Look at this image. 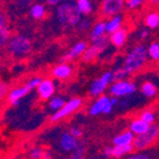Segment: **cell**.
Listing matches in <instances>:
<instances>
[{
    "mask_svg": "<svg viewBox=\"0 0 159 159\" xmlns=\"http://www.w3.org/2000/svg\"><path fill=\"white\" fill-rule=\"evenodd\" d=\"M56 18L60 26L66 28H75L81 20V12L78 9L76 2L66 1L57 6Z\"/></svg>",
    "mask_w": 159,
    "mask_h": 159,
    "instance_id": "6da1fadb",
    "label": "cell"
},
{
    "mask_svg": "<svg viewBox=\"0 0 159 159\" xmlns=\"http://www.w3.org/2000/svg\"><path fill=\"white\" fill-rule=\"evenodd\" d=\"M147 57H148L147 48L143 45H139L128 53L125 59V64L122 67L127 70L129 75L135 74L138 70H140L143 65L146 64Z\"/></svg>",
    "mask_w": 159,
    "mask_h": 159,
    "instance_id": "7a4b0ae2",
    "label": "cell"
},
{
    "mask_svg": "<svg viewBox=\"0 0 159 159\" xmlns=\"http://www.w3.org/2000/svg\"><path fill=\"white\" fill-rule=\"evenodd\" d=\"M7 48L12 56L17 57V58H24L31 52L32 43L27 36L16 34L9 39Z\"/></svg>",
    "mask_w": 159,
    "mask_h": 159,
    "instance_id": "3957f363",
    "label": "cell"
},
{
    "mask_svg": "<svg viewBox=\"0 0 159 159\" xmlns=\"http://www.w3.org/2000/svg\"><path fill=\"white\" fill-rule=\"evenodd\" d=\"M159 136V126L157 125H150L149 129L147 130L145 134L137 136L134 139V148L137 150H143V149L147 148L150 146L151 143L156 140Z\"/></svg>",
    "mask_w": 159,
    "mask_h": 159,
    "instance_id": "277c9868",
    "label": "cell"
},
{
    "mask_svg": "<svg viewBox=\"0 0 159 159\" xmlns=\"http://www.w3.org/2000/svg\"><path fill=\"white\" fill-rule=\"evenodd\" d=\"M108 43H109V39L106 36H102V37L93 41V45L90 47H88L85 52L82 53V61L90 62V61L95 60L106 49L107 46H108Z\"/></svg>",
    "mask_w": 159,
    "mask_h": 159,
    "instance_id": "5b68a950",
    "label": "cell"
},
{
    "mask_svg": "<svg viewBox=\"0 0 159 159\" xmlns=\"http://www.w3.org/2000/svg\"><path fill=\"white\" fill-rule=\"evenodd\" d=\"M81 106H82V99L78 98V97H75V98L67 101V102L64 105V107H62L61 109H59L58 111L55 112V114L51 116L50 120L52 122L59 121V120L66 118V117L69 116V115L74 114V112L76 111V110H78Z\"/></svg>",
    "mask_w": 159,
    "mask_h": 159,
    "instance_id": "8992f818",
    "label": "cell"
},
{
    "mask_svg": "<svg viewBox=\"0 0 159 159\" xmlns=\"http://www.w3.org/2000/svg\"><path fill=\"white\" fill-rule=\"evenodd\" d=\"M110 93L114 97H126L136 91V85L134 82L127 81V80H118L115 81L109 89Z\"/></svg>",
    "mask_w": 159,
    "mask_h": 159,
    "instance_id": "52a82bcc",
    "label": "cell"
},
{
    "mask_svg": "<svg viewBox=\"0 0 159 159\" xmlns=\"http://www.w3.org/2000/svg\"><path fill=\"white\" fill-rule=\"evenodd\" d=\"M111 81H114V71H106L101 75L99 79H96L93 81L90 86V95L99 96L106 90L108 85Z\"/></svg>",
    "mask_w": 159,
    "mask_h": 159,
    "instance_id": "ba28073f",
    "label": "cell"
},
{
    "mask_svg": "<svg viewBox=\"0 0 159 159\" xmlns=\"http://www.w3.org/2000/svg\"><path fill=\"white\" fill-rule=\"evenodd\" d=\"M112 108L114 106H112L108 96H101L91 105L90 109H89V114L91 116H98L100 114L108 115L111 112Z\"/></svg>",
    "mask_w": 159,
    "mask_h": 159,
    "instance_id": "9c48e42d",
    "label": "cell"
},
{
    "mask_svg": "<svg viewBox=\"0 0 159 159\" xmlns=\"http://www.w3.org/2000/svg\"><path fill=\"white\" fill-rule=\"evenodd\" d=\"M125 5V0H102L101 12L106 17L117 16L122 11Z\"/></svg>",
    "mask_w": 159,
    "mask_h": 159,
    "instance_id": "30bf717a",
    "label": "cell"
},
{
    "mask_svg": "<svg viewBox=\"0 0 159 159\" xmlns=\"http://www.w3.org/2000/svg\"><path fill=\"white\" fill-rule=\"evenodd\" d=\"M87 43L86 41H78L72 46L64 56L61 57L60 61L61 62H67V61L74 60V59L78 58V57L82 56V53L85 52L87 49Z\"/></svg>",
    "mask_w": 159,
    "mask_h": 159,
    "instance_id": "8fae6325",
    "label": "cell"
},
{
    "mask_svg": "<svg viewBox=\"0 0 159 159\" xmlns=\"http://www.w3.org/2000/svg\"><path fill=\"white\" fill-rule=\"evenodd\" d=\"M11 38V32L9 29L8 17L3 11L0 10V48H2L8 43Z\"/></svg>",
    "mask_w": 159,
    "mask_h": 159,
    "instance_id": "7c38bea8",
    "label": "cell"
},
{
    "mask_svg": "<svg viewBox=\"0 0 159 159\" xmlns=\"http://www.w3.org/2000/svg\"><path fill=\"white\" fill-rule=\"evenodd\" d=\"M55 90H56V87L51 79H43L37 87L38 95L41 100H48V99L52 98Z\"/></svg>",
    "mask_w": 159,
    "mask_h": 159,
    "instance_id": "4fadbf2b",
    "label": "cell"
},
{
    "mask_svg": "<svg viewBox=\"0 0 159 159\" xmlns=\"http://www.w3.org/2000/svg\"><path fill=\"white\" fill-rule=\"evenodd\" d=\"M80 141L70 133L65 131L60 137V147L65 151H74L79 147Z\"/></svg>",
    "mask_w": 159,
    "mask_h": 159,
    "instance_id": "5bb4252c",
    "label": "cell"
},
{
    "mask_svg": "<svg viewBox=\"0 0 159 159\" xmlns=\"http://www.w3.org/2000/svg\"><path fill=\"white\" fill-rule=\"evenodd\" d=\"M29 93H30V89L27 87L26 85H25L24 87L15 88V89H12V90L9 93L8 101L11 105H13V106H17V105L20 102V100H21L24 97H26Z\"/></svg>",
    "mask_w": 159,
    "mask_h": 159,
    "instance_id": "9a60e30c",
    "label": "cell"
},
{
    "mask_svg": "<svg viewBox=\"0 0 159 159\" xmlns=\"http://www.w3.org/2000/svg\"><path fill=\"white\" fill-rule=\"evenodd\" d=\"M71 74L72 68L65 62H61V64L57 65L56 67H53L52 71H51V75L57 79H67L71 76Z\"/></svg>",
    "mask_w": 159,
    "mask_h": 159,
    "instance_id": "2e32d148",
    "label": "cell"
},
{
    "mask_svg": "<svg viewBox=\"0 0 159 159\" xmlns=\"http://www.w3.org/2000/svg\"><path fill=\"white\" fill-rule=\"evenodd\" d=\"M127 37H128L127 29L120 28L117 31H115L114 34H111L109 40H110V43L116 48H121L126 43V41H127Z\"/></svg>",
    "mask_w": 159,
    "mask_h": 159,
    "instance_id": "e0dca14e",
    "label": "cell"
},
{
    "mask_svg": "<svg viewBox=\"0 0 159 159\" xmlns=\"http://www.w3.org/2000/svg\"><path fill=\"white\" fill-rule=\"evenodd\" d=\"M134 139H135V135L131 131H124L120 135L116 136L112 139V143L114 146H121V145H133Z\"/></svg>",
    "mask_w": 159,
    "mask_h": 159,
    "instance_id": "ac0fdd59",
    "label": "cell"
},
{
    "mask_svg": "<svg viewBox=\"0 0 159 159\" xmlns=\"http://www.w3.org/2000/svg\"><path fill=\"white\" fill-rule=\"evenodd\" d=\"M149 127H150V125L147 124L146 121H143V120L140 119V118H139V119H135L134 121H131L130 122V126H129L130 131L136 136L145 134L147 130L149 129Z\"/></svg>",
    "mask_w": 159,
    "mask_h": 159,
    "instance_id": "d6986e66",
    "label": "cell"
},
{
    "mask_svg": "<svg viewBox=\"0 0 159 159\" xmlns=\"http://www.w3.org/2000/svg\"><path fill=\"white\" fill-rule=\"evenodd\" d=\"M122 25V17L120 15L114 16L108 22H106V32L109 34H114L115 31H117L118 29L121 28Z\"/></svg>",
    "mask_w": 159,
    "mask_h": 159,
    "instance_id": "ffe728a7",
    "label": "cell"
},
{
    "mask_svg": "<svg viewBox=\"0 0 159 159\" xmlns=\"http://www.w3.org/2000/svg\"><path fill=\"white\" fill-rule=\"evenodd\" d=\"M29 15L34 20H40L43 19L46 15V8L45 6L41 3H34L29 8Z\"/></svg>",
    "mask_w": 159,
    "mask_h": 159,
    "instance_id": "44dd1931",
    "label": "cell"
},
{
    "mask_svg": "<svg viewBox=\"0 0 159 159\" xmlns=\"http://www.w3.org/2000/svg\"><path fill=\"white\" fill-rule=\"evenodd\" d=\"M134 149L133 145H121V146H114L111 147V152H110V157H116V158H119V157L128 155L130 151Z\"/></svg>",
    "mask_w": 159,
    "mask_h": 159,
    "instance_id": "7402d4cb",
    "label": "cell"
},
{
    "mask_svg": "<svg viewBox=\"0 0 159 159\" xmlns=\"http://www.w3.org/2000/svg\"><path fill=\"white\" fill-rule=\"evenodd\" d=\"M105 34H106V22H103V21L97 22V24L93 26V30H91V34H90L91 41H95V40H97L98 38L105 36Z\"/></svg>",
    "mask_w": 159,
    "mask_h": 159,
    "instance_id": "603a6c76",
    "label": "cell"
},
{
    "mask_svg": "<svg viewBox=\"0 0 159 159\" xmlns=\"http://www.w3.org/2000/svg\"><path fill=\"white\" fill-rule=\"evenodd\" d=\"M141 93L147 98H152L157 93V87L150 81H146L141 86Z\"/></svg>",
    "mask_w": 159,
    "mask_h": 159,
    "instance_id": "cb8c5ba5",
    "label": "cell"
},
{
    "mask_svg": "<svg viewBox=\"0 0 159 159\" xmlns=\"http://www.w3.org/2000/svg\"><path fill=\"white\" fill-rule=\"evenodd\" d=\"M145 24L150 29H157L159 27V13L150 12L145 18Z\"/></svg>",
    "mask_w": 159,
    "mask_h": 159,
    "instance_id": "d4e9b609",
    "label": "cell"
},
{
    "mask_svg": "<svg viewBox=\"0 0 159 159\" xmlns=\"http://www.w3.org/2000/svg\"><path fill=\"white\" fill-rule=\"evenodd\" d=\"M76 5L81 15H89L93 12V3L90 0H76Z\"/></svg>",
    "mask_w": 159,
    "mask_h": 159,
    "instance_id": "484cf974",
    "label": "cell"
},
{
    "mask_svg": "<svg viewBox=\"0 0 159 159\" xmlns=\"http://www.w3.org/2000/svg\"><path fill=\"white\" fill-rule=\"evenodd\" d=\"M147 53L148 57L155 61H159V41L150 43L149 47L147 48Z\"/></svg>",
    "mask_w": 159,
    "mask_h": 159,
    "instance_id": "4316f807",
    "label": "cell"
},
{
    "mask_svg": "<svg viewBox=\"0 0 159 159\" xmlns=\"http://www.w3.org/2000/svg\"><path fill=\"white\" fill-rule=\"evenodd\" d=\"M65 103H66V101L64 100V98H61V97L57 96V97L51 98L50 102H49V107H50V109L55 110V111H58L59 109H61L62 107H64Z\"/></svg>",
    "mask_w": 159,
    "mask_h": 159,
    "instance_id": "83f0119b",
    "label": "cell"
},
{
    "mask_svg": "<svg viewBox=\"0 0 159 159\" xmlns=\"http://www.w3.org/2000/svg\"><path fill=\"white\" fill-rule=\"evenodd\" d=\"M68 159H85V145L80 143L79 147L72 151V154L70 155Z\"/></svg>",
    "mask_w": 159,
    "mask_h": 159,
    "instance_id": "f1b7e54d",
    "label": "cell"
},
{
    "mask_svg": "<svg viewBox=\"0 0 159 159\" xmlns=\"http://www.w3.org/2000/svg\"><path fill=\"white\" fill-rule=\"evenodd\" d=\"M46 154V151L40 147H34L31 150L29 151V157L30 159H41L43 155Z\"/></svg>",
    "mask_w": 159,
    "mask_h": 159,
    "instance_id": "f546056e",
    "label": "cell"
},
{
    "mask_svg": "<svg viewBox=\"0 0 159 159\" xmlns=\"http://www.w3.org/2000/svg\"><path fill=\"white\" fill-rule=\"evenodd\" d=\"M127 76H129V74L127 72V70H126L124 67H120V68H118L116 70V71H114V81H118V80H125V78L127 77Z\"/></svg>",
    "mask_w": 159,
    "mask_h": 159,
    "instance_id": "4dcf8cb0",
    "label": "cell"
},
{
    "mask_svg": "<svg viewBox=\"0 0 159 159\" xmlns=\"http://www.w3.org/2000/svg\"><path fill=\"white\" fill-rule=\"evenodd\" d=\"M16 7L19 9H27L30 8L34 5V0H15Z\"/></svg>",
    "mask_w": 159,
    "mask_h": 159,
    "instance_id": "1f68e13d",
    "label": "cell"
},
{
    "mask_svg": "<svg viewBox=\"0 0 159 159\" xmlns=\"http://www.w3.org/2000/svg\"><path fill=\"white\" fill-rule=\"evenodd\" d=\"M140 119H143V121H146L149 125H152L155 121V115H154V112H151V111H143V114L140 115Z\"/></svg>",
    "mask_w": 159,
    "mask_h": 159,
    "instance_id": "d6a6232c",
    "label": "cell"
},
{
    "mask_svg": "<svg viewBox=\"0 0 159 159\" xmlns=\"http://www.w3.org/2000/svg\"><path fill=\"white\" fill-rule=\"evenodd\" d=\"M146 0H127L126 1V6H127V8L130 9V10H134V9L138 8L140 5H143Z\"/></svg>",
    "mask_w": 159,
    "mask_h": 159,
    "instance_id": "836d02e7",
    "label": "cell"
},
{
    "mask_svg": "<svg viewBox=\"0 0 159 159\" xmlns=\"http://www.w3.org/2000/svg\"><path fill=\"white\" fill-rule=\"evenodd\" d=\"M41 80H43V79H41V78H39V77L31 78V79H30L29 81L26 84V86L29 88L30 90H32V89H34V88H37L38 86H39V84L41 82Z\"/></svg>",
    "mask_w": 159,
    "mask_h": 159,
    "instance_id": "e575fe53",
    "label": "cell"
},
{
    "mask_svg": "<svg viewBox=\"0 0 159 159\" xmlns=\"http://www.w3.org/2000/svg\"><path fill=\"white\" fill-rule=\"evenodd\" d=\"M90 26H91L90 20H88V19H81L80 22L78 24L77 28H78V30H80V31H85V30L89 29Z\"/></svg>",
    "mask_w": 159,
    "mask_h": 159,
    "instance_id": "d590c367",
    "label": "cell"
},
{
    "mask_svg": "<svg viewBox=\"0 0 159 159\" xmlns=\"http://www.w3.org/2000/svg\"><path fill=\"white\" fill-rule=\"evenodd\" d=\"M8 93V85L0 80V100Z\"/></svg>",
    "mask_w": 159,
    "mask_h": 159,
    "instance_id": "8d00e7d4",
    "label": "cell"
},
{
    "mask_svg": "<svg viewBox=\"0 0 159 159\" xmlns=\"http://www.w3.org/2000/svg\"><path fill=\"white\" fill-rule=\"evenodd\" d=\"M126 159H151V158L148 154H145V152H137V154L131 155V156H129Z\"/></svg>",
    "mask_w": 159,
    "mask_h": 159,
    "instance_id": "74e56055",
    "label": "cell"
},
{
    "mask_svg": "<svg viewBox=\"0 0 159 159\" xmlns=\"http://www.w3.org/2000/svg\"><path fill=\"white\" fill-rule=\"evenodd\" d=\"M70 134H71L74 137L80 138L82 136V130L80 129V128H78V127H72L71 129H70Z\"/></svg>",
    "mask_w": 159,
    "mask_h": 159,
    "instance_id": "f35d334b",
    "label": "cell"
},
{
    "mask_svg": "<svg viewBox=\"0 0 159 159\" xmlns=\"http://www.w3.org/2000/svg\"><path fill=\"white\" fill-rule=\"evenodd\" d=\"M68 0H46V3L50 7H53V6H58L62 2H66Z\"/></svg>",
    "mask_w": 159,
    "mask_h": 159,
    "instance_id": "ab89813d",
    "label": "cell"
},
{
    "mask_svg": "<svg viewBox=\"0 0 159 159\" xmlns=\"http://www.w3.org/2000/svg\"><path fill=\"white\" fill-rule=\"evenodd\" d=\"M148 36H149V31L147 29H143L140 31V38L141 39H146Z\"/></svg>",
    "mask_w": 159,
    "mask_h": 159,
    "instance_id": "60d3db41",
    "label": "cell"
},
{
    "mask_svg": "<svg viewBox=\"0 0 159 159\" xmlns=\"http://www.w3.org/2000/svg\"><path fill=\"white\" fill-rule=\"evenodd\" d=\"M110 101H111L112 106L116 107L117 105H118V102H119V100H118V98L117 97H114V98H110Z\"/></svg>",
    "mask_w": 159,
    "mask_h": 159,
    "instance_id": "b9f144b4",
    "label": "cell"
},
{
    "mask_svg": "<svg viewBox=\"0 0 159 159\" xmlns=\"http://www.w3.org/2000/svg\"><path fill=\"white\" fill-rule=\"evenodd\" d=\"M41 159H52V158H51V155L49 154V152H47V151H46V154L43 155V157Z\"/></svg>",
    "mask_w": 159,
    "mask_h": 159,
    "instance_id": "7bdbcfd3",
    "label": "cell"
},
{
    "mask_svg": "<svg viewBox=\"0 0 159 159\" xmlns=\"http://www.w3.org/2000/svg\"><path fill=\"white\" fill-rule=\"evenodd\" d=\"M151 3H159V0H149Z\"/></svg>",
    "mask_w": 159,
    "mask_h": 159,
    "instance_id": "ee69618b",
    "label": "cell"
},
{
    "mask_svg": "<svg viewBox=\"0 0 159 159\" xmlns=\"http://www.w3.org/2000/svg\"><path fill=\"white\" fill-rule=\"evenodd\" d=\"M0 1H1V0H0Z\"/></svg>",
    "mask_w": 159,
    "mask_h": 159,
    "instance_id": "f6af8a7d",
    "label": "cell"
}]
</instances>
